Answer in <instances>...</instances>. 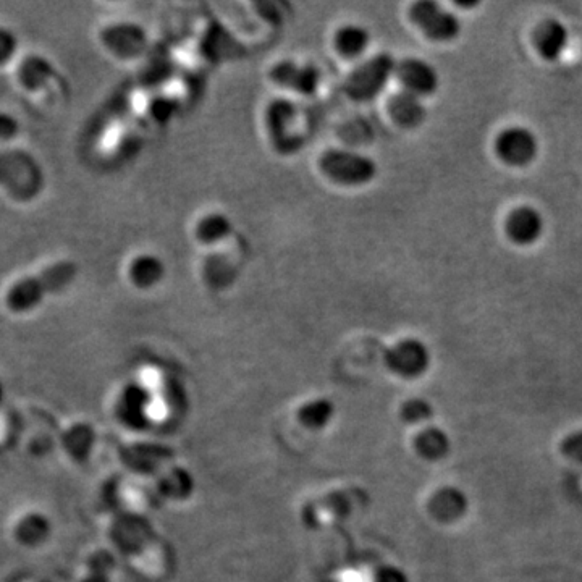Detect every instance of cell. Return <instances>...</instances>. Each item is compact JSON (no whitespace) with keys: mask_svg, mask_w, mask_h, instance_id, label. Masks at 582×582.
Segmentation results:
<instances>
[{"mask_svg":"<svg viewBox=\"0 0 582 582\" xmlns=\"http://www.w3.org/2000/svg\"><path fill=\"white\" fill-rule=\"evenodd\" d=\"M80 267L73 259L60 258L46 262L38 269L18 275L5 283L0 291V304L12 316H28L38 311L52 296L72 287Z\"/></svg>","mask_w":582,"mask_h":582,"instance_id":"obj_1","label":"cell"},{"mask_svg":"<svg viewBox=\"0 0 582 582\" xmlns=\"http://www.w3.org/2000/svg\"><path fill=\"white\" fill-rule=\"evenodd\" d=\"M10 75L13 86L30 99L43 104L65 101L68 93L67 76L43 52H23L10 68Z\"/></svg>","mask_w":582,"mask_h":582,"instance_id":"obj_2","label":"cell"},{"mask_svg":"<svg viewBox=\"0 0 582 582\" xmlns=\"http://www.w3.org/2000/svg\"><path fill=\"white\" fill-rule=\"evenodd\" d=\"M46 185L43 165L22 143L0 148V193L13 203H33Z\"/></svg>","mask_w":582,"mask_h":582,"instance_id":"obj_3","label":"cell"},{"mask_svg":"<svg viewBox=\"0 0 582 582\" xmlns=\"http://www.w3.org/2000/svg\"><path fill=\"white\" fill-rule=\"evenodd\" d=\"M319 170L335 185L364 186L377 175V164L372 157L350 149L330 148L319 156Z\"/></svg>","mask_w":582,"mask_h":582,"instance_id":"obj_4","label":"cell"},{"mask_svg":"<svg viewBox=\"0 0 582 582\" xmlns=\"http://www.w3.org/2000/svg\"><path fill=\"white\" fill-rule=\"evenodd\" d=\"M395 67H397V60L387 52L372 55L346 75L343 91L351 101H374L384 93L388 81L395 76Z\"/></svg>","mask_w":582,"mask_h":582,"instance_id":"obj_5","label":"cell"},{"mask_svg":"<svg viewBox=\"0 0 582 582\" xmlns=\"http://www.w3.org/2000/svg\"><path fill=\"white\" fill-rule=\"evenodd\" d=\"M97 41L107 54L114 59L128 62L148 51V31L133 22H114L102 26L97 33Z\"/></svg>","mask_w":582,"mask_h":582,"instance_id":"obj_6","label":"cell"},{"mask_svg":"<svg viewBox=\"0 0 582 582\" xmlns=\"http://www.w3.org/2000/svg\"><path fill=\"white\" fill-rule=\"evenodd\" d=\"M298 109L288 99H274L266 109V128L270 144L280 154L300 151L303 138L296 128Z\"/></svg>","mask_w":582,"mask_h":582,"instance_id":"obj_7","label":"cell"},{"mask_svg":"<svg viewBox=\"0 0 582 582\" xmlns=\"http://www.w3.org/2000/svg\"><path fill=\"white\" fill-rule=\"evenodd\" d=\"M410 20L434 43H452L461 33L460 18L432 0L411 5Z\"/></svg>","mask_w":582,"mask_h":582,"instance_id":"obj_8","label":"cell"},{"mask_svg":"<svg viewBox=\"0 0 582 582\" xmlns=\"http://www.w3.org/2000/svg\"><path fill=\"white\" fill-rule=\"evenodd\" d=\"M269 76L280 88L308 97L317 94L322 83V73L316 65L300 64L295 60H280L270 68Z\"/></svg>","mask_w":582,"mask_h":582,"instance_id":"obj_9","label":"cell"},{"mask_svg":"<svg viewBox=\"0 0 582 582\" xmlns=\"http://www.w3.org/2000/svg\"><path fill=\"white\" fill-rule=\"evenodd\" d=\"M495 151L500 161L510 167H526L536 161L539 141L528 128L511 127L498 135Z\"/></svg>","mask_w":582,"mask_h":582,"instance_id":"obj_10","label":"cell"},{"mask_svg":"<svg viewBox=\"0 0 582 582\" xmlns=\"http://www.w3.org/2000/svg\"><path fill=\"white\" fill-rule=\"evenodd\" d=\"M395 78L403 91L418 97H429L439 89V73L426 60L408 57L400 60L395 67Z\"/></svg>","mask_w":582,"mask_h":582,"instance_id":"obj_11","label":"cell"},{"mask_svg":"<svg viewBox=\"0 0 582 582\" xmlns=\"http://www.w3.org/2000/svg\"><path fill=\"white\" fill-rule=\"evenodd\" d=\"M544 217L534 207H519L507 219V235L519 246L534 245L544 235Z\"/></svg>","mask_w":582,"mask_h":582,"instance_id":"obj_12","label":"cell"},{"mask_svg":"<svg viewBox=\"0 0 582 582\" xmlns=\"http://www.w3.org/2000/svg\"><path fill=\"white\" fill-rule=\"evenodd\" d=\"M387 114L393 122L397 123L398 127L413 130L424 123L427 110L421 97L401 89L398 93L388 97Z\"/></svg>","mask_w":582,"mask_h":582,"instance_id":"obj_13","label":"cell"},{"mask_svg":"<svg viewBox=\"0 0 582 582\" xmlns=\"http://www.w3.org/2000/svg\"><path fill=\"white\" fill-rule=\"evenodd\" d=\"M534 44L542 59L555 62L565 54L566 47L570 44V34L566 26L558 20H545L534 33Z\"/></svg>","mask_w":582,"mask_h":582,"instance_id":"obj_14","label":"cell"},{"mask_svg":"<svg viewBox=\"0 0 582 582\" xmlns=\"http://www.w3.org/2000/svg\"><path fill=\"white\" fill-rule=\"evenodd\" d=\"M127 277L138 290H151L164 280V261L156 254H138L128 262Z\"/></svg>","mask_w":582,"mask_h":582,"instance_id":"obj_15","label":"cell"},{"mask_svg":"<svg viewBox=\"0 0 582 582\" xmlns=\"http://www.w3.org/2000/svg\"><path fill=\"white\" fill-rule=\"evenodd\" d=\"M388 363L401 374H419L429 364V351L418 340H403L388 353Z\"/></svg>","mask_w":582,"mask_h":582,"instance_id":"obj_16","label":"cell"},{"mask_svg":"<svg viewBox=\"0 0 582 582\" xmlns=\"http://www.w3.org/2000/svg\"><path fill=\"white\" fill-rule=\"evenodd\" d=\"M371 46V33L361 25H343L335 31L334 49L337 54L346 60H355L363 57Z\"/></svg>","mask_w":582,"mask_h":582,"instance_id":"obj_17","label":"cell"},{"mask_svg":"<svg viewBox=\"0 0 582 582\" xmlns=\"http://www.w3.org/2000/svg\"><path fill=\"white\" fill-rule=\"evenodd\" d=\"M233 222L224 212H209L196 225V237L204 245H216L232 235Z\"/></svg>","mask_w":582,"mask_h":582,"instance_id":"obj_18","label":"cell"},{"mask_svg":"<svg viewBox=\"0 0 582 582\" xmlns=\"http://www.w3.org/2000/svg\"><path fill=\"white\" fill-rule=\"evenodd\" d=\"M22 54V41L17 31L0 23V72L10 70Z\"/></svg>","mask_w":582,"mask_h":582,"instance_id":"obj_19","label":"cell"},{"mask_svg":"<svg viewBox=\"0 0 582 582\" xmlns=\"http://www.w3.org/2000/svg\"><path fill=\"white\" fill-rule=\"evenodd\" d=\"M23 136L22 120L17 114L0 107V148L20 144Z\"/></svg>","mask_w":582,"mask_h":582,"instance_id":"obj_20","label":"cell"},{"mask_svg":"<svg viewBox=\"0 0 582 582\" xmlns=\"http://www.w3.org/2000/svg\"><path fill=\"white\" fill-rule=\"evenodd\" d=\"M175 110V102L170 99H156L151 104V114L156 120H169Z\"/></svg>","mask_w":582,"mask_h":582,"instance_id":"obj_21","label":"cell"}]
</instances>
